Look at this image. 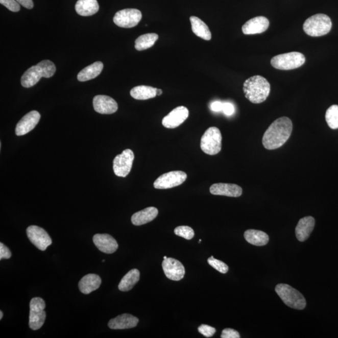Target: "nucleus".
Returning a JSON list of instances; mask_svg holds the SVG:
<instances>
[{"label":"nucleus","instance_id":"1","mask_svg":"<svg viewBox=\"0 0 338 338\" xmlns=\"http://www.w3.org/2000/svg\"><path fill=\"white\" fill-rule=\"evenodd\" d=\"M292 131L293 123L289 118L282 117L277 119L263 135V146L268 150L281 148L289 139Z\"/></svg>","mask_w":338,"mask_h":338},{"label":"nucleus","instance_id":"2","mask_svg":"<svg viewBox=\"0 0 338 338\" xmlns=\"http://www.w3.org/2000/svg\"><path fill=\"white\" fill-rule=\"evenodd\" d=\"M243 91L246 98L252 103L260 104L270 95L271 85L264 77L253 76L244 83Z\"/></svg>","mask_w":338,"mask_h":338},{"label":"nucleus","instance_id":"3","mask_svg":"<svg viewBox=\"0 0 338 338\" xmlns=\"http://www.w3.org/2000/svg\"><path fill=\"white\" fill-rule=\"evenodd\" d=\"M56 71V66L51 60H45L32 66L25 72L21 77V84L25 88H30L37 84L40 80L51 78Z\"/></svg>","mask_w":338,"mask_h":338},{"label":"nucleus","instance_id":"4","mask_svg":"<svg viewBox=\"0 0 338 338\" xmlns=\"http://www.w3.org/2000/svg\"><path fill=\"white\" fill-rule=\"evenodd\" d=\"M332 22L325 14H317L307 19L303 25V30L311 37H321L330 32Z\"/></svg>","mask_w":338,"mask_h":338},{"label":"nucleus","instance_id":"5","mask_svg":"<svg viewBox=\"0 0 338 338\" xmlns=\"http://www.w3.org/2000/svg\"><path fill=\"white\" fill-rule=\"evenodd\" d=\"M275 291L284 303L292 308L303 310L306 306L305 298L302 294L289 285L279 284Z\"/></svg>","mask_w":338,"mask_h":338},{"label":"nucleus","instance_id":"6","mask_svg":"<svg viewBox=\"0 0 338 338\" xmlns=\"http://www.w3.org/2000/svg\"><path fill=\"white\" fill-rule=\"evenodd\" d=\"M306 62V58L301 53L293 52L280 54L271 59L274 68L282 70H289L300 67Z\"/></svg>","mask_w":338,"mask_h":338},{"label":"nucleus","instance_id":"7","mask_svg":"<svg viewBox=\"0 0 338 338\" xmlns=\"http://www.w3.org/2000/svg\"><path fill=\"white\" fill-rule=\"evenodd\" d=\"M202 151L210 156L220 153L222 148V135L220 129L212 127L205 132L201 138Z\"/></svg>","mask_w":338,"mask_h":338},{"label":"nucleus","instance_id":"8","mask_svg":"<svg viewBox=\"0 0 338 338\" xmlns=\"http://www.w3.org/2000/svg\"><path fill=\"white\" fill-rule=\"evenodd\" d=\"M45 301L41 298H33L30 303L29 326L32 330H38L42 327L46 319L44 311Z\"/></svg>","mask_w":338,"mask_h":338},{"label":"nucleus","instance_id":"9","mask_svg":"<svg viewBox=\"0 0 338 338\" xmlns=\"http://www.w3.org/2000/svg\"><path fill=\"white\" fill-rule=\"evenodd\" d=\"M142 17V13L140 10L127 8L116 13L113 17V22L119 27L130 29L137 26Z\"/></svg>","mask_w":338,"mask_h":338},{"label":"nucleus","instance_id":"10","mask_svg":"<svg viewBox=\"0 0 338 338\" xmlns=\"http://www.w3.org/2000/svg\"><path fill=\"white\" fill-rule=\"evenodd\" d=\"M187 174L183 171H171L162 174L156 180L154 186L157 189H167L179 186L187 179Z\"/></svg>","mask_w":338,"mask_h":338},{"label":"nucleus","instance_id":"11","mask_svg":"<svg viewBox=\"0 0 338 338\" xmlns=\"http://www.w3.org/2000/svg\"><path fill=\"white\" fill-rule=\"evenodd\" d=\"M134 154L130 149H126L115 157L113 162V172L116 176L126 177L131 171Z\"/></svg>","mask_w":338,"mask_h":338},{"label":"nucleus","instance_id":"12","mask_svg":"<svg viewBox=\"0 0 338 338\" xmlns=\"http://www.w3.org/2000/svg\"><path fill=\"white\" fill-rule=\"evenodd\" d=\"M27 236L30 242L40 251H45L52 243L51 237L43 228L30 226L27 229Z\"/></svg>","mask_w":338,"mask_h":338},{"label":"nucleus","instance_id":"13","mask_svg":"<svg viewBox=\"0 0 338 338\" xmlns=\"http://www.w3.org/2000/svg\"><path fill=\"white\" fill-rule=\"evenodd\" d=\"M162 268L166 277L173 281H180L184 278L185 268L179 260L167 257L163 260Z\"/></svg>","mask_w":338,"mask_h":338},{"label":"nucleus","instance_id":"14","mask_svg":"<svg viewBox=\"0 0 338 338\" xmlns=\"http://www.w3.org/2000/svg\"><path fill=\"white\" fill-rule=\"evenodd\" d=\"M189 112L187 108L184 106L177 107L162 120L163 127L167 129H175L181 126L189 117Z\"/></svg>","mask_w":338,"mask_h":338},{"label":"nucleus","instance_id":"15","mask_svg":"<svg viewBox=\"0 0 338 338\" xmlns=\"http://www.w3.org/2000/svg\"><path fill=\"white\" fill-rule=\"evenodd\" d=\"M41 115L40 113L36 110L28 113L21 119L16 125L15 133L18 136L24 135L32 131L39 123Z\"/></svg>","mask_w":338,"mask_h":338},{"label":"nucleus","instance_id":"16","mask_svg":"<svg viewBox=\"0 0 338 338\" xmlns=\"http://www.w3.org/2000/svg\"><path fill=\"white\" fill-rule=\"evenodd\" d=\"M93 105L94 110L101 114H112L118 110L117 102L107 95L95 96L93 99Z\"/></svg>","mask_w":338,"mask_h":338},{"label":"nucleus","instance_id":"17","mask_svg":"<svg viewBox=\"0 0 338 338\" xmlns=\"http://www.w3.org/2000/svg\"><path fill=\"white\" fill-rule=\"evenodd\" d=\"M94 245L102 253L113 254L117 250L118 245L112 235L107 234H96L93 237Z\"/></svg>","mask_w":338,"mask_h":338},{"label":"nucleus","instance_id":"18","mask_svg":"<svg viewBox=\"0 0 338 338\" xmlns=\"http://www.w3.org/2000/svg\"><path fill=\"white\" fill-rule=\"evenodd\" d=\"M270 21L264 16H257L251 19L244 25L242 27L243 32L245 35L259 34L267 31Z\"/></svg>","mask_w":338,"mask_h":338},{"label":"nucleus","instance_id":"19","mask_svg":"<svg viewBox=\"0 0 338 338\" xmlns=\"http://www.w3.org/2000/svg\"><path fill=\"white\" fill-rule=\"evenodd\" d=\"M210 192L215 196H224L238 198L242 195L243 189L239 185L234 184L218 183L211 185Z\"/></svg>","mask_w":338,"mask_h":338},{"label":"nucleus","instance_id":"20","mask_svg":"<svg viewBox=\"0 0 338 338\" xmlns=\"http://www.w3.org/2000/svg\"><path fill=\"white\" fill-rule=\"evenodd\" d=\"M315 220L311 216L301 219L296 228V235L298 240L304 242L308 239L310 234L314 229Z\"/></svg>","mask_w":338,"mask_h":338},{"label":"nucleus","instance_id":"21","mask_svg":"<svg viewBox=\"0 0 338 338\" xmlns=\"http://www.w3.org/2000/svg\"><path fill=\"white\" fill-rule=\"evenodd\" d=\"M138 319L129 314H124L112 319L108 326L112 329H126L135 328L138 323Z\"/></svg>","mask_w":338,"mask_h":338},{"label":"nucleus","instance_id":"22","mask_svg":"<svg viewBox=\"0 0 338 338\" xmlns=\"http://www.w3.org/2000/svg\"><path fill=\"white\" fill-rule=\"evenodd\" d=\"M102 279L101 277L95 274H88L83 277L79 283V287L80 292L85 295L98 289L101 286Z\"/></svg>","mask_w":338,"mask_h":338},{"label":"nucleus","instance_id":"23","mask_svg":"<svg viewBox=\"0 0 338 338\" xmlns=\"http://www.w3.org/2000/svg\"><path fill=\"white\" fill-rule=\"evenodd\" d=\"M159 210L156 207H149L133 214L132 223L135 226H142L156 219Z\"/></svg>","mask_w":338,"mask_h":338},{"label":"nucleus","instance_id":"24","mask_svg":"<svg viewBox=\"0 0 338 338\" xmlns=\"http://www.w3.org/2000/svg\"><path fill=\"white\" fill-rule=\"evenodd\" d=\"M76 10L80 16L95 15L99 10L98 0H78L76 5Z\"/></svg>","mask_w":338,"mask_h":338},{"label":"nucleus","instance_id":"25","mask_svg":"<svg viewBox=\"0 0 338 338\" xmlns=\"http://www.w3.org/2000/svg\"><path fill=\"white\" fill-rule=\"evenodd\" d=\"M190 21L194 33L199 38L205 40H211L212 35L208 26L196 16H190Z\"/></svg>","mask_w":338,"mask_h":338},{"label":"nucleus","instance_id":"26","mask_svg":"<svg viewBox=\"0 0 338 338\" xmlns=\"http://www.w3.org/2000/svg\"><path fill=\"white\" fill-rule=\"evenodd\" d=\"M103 68V63L96 62L80 71L78 76H77V79L80 82H86L88 80L95 79L101 74Z\"/></svg>","mask_w":338,"mask_h":338},{"label":"nucleus","instance_id":"27","mask_svg":"<svg viewBox=\"0 0 338 338\" xmlns=\"http://www.w3.org/2000/svg\"><path fill=\"white\" fill-rule=\"evenodd\" d=\"M245 238L248 243L256 246L267 245L270 240L265 232L255 229L247 230L245 232Z\"/></svg>","mask_w":338,"mask_h":338},{"label":"nucleus","instance_id":"28","mask_svg":"<svg viewBox=\"0 0 338 338\" xmlns=\"http://www.w3.org/2000/svg\"><path fill=\"white\" fill-rule=\"evenodd\" d=\"M140 279V272L137 269L130 270L124 278L122 279L118 284V289L121 292H129L131 290Z\"/></svg>","mask_w":338,"mask_h":338},{"label":"nucleus","instance_id":"29","mask_svg":"<svg viewBox=\"0 0 338 338\" xmlns=\"http://www.w3.org/2000/svg\"><path fill=\"white\" fill-rule=\"evenodd\" d=\"M156 90V88L150 87V86L140 85L133 88L130 90V95L135 99L144 101V100L156 98L157 96Z\"/></svg>","mask_w":338,"mask_h":338},{"label":"nucleus","instance_id":"30","mask_svg":"<svg viewBox=\"0 0 338 338\" xmlns=\"http://www.w3.org/2000/svg\"><path fill=\"white\" fill-rule=\"evenodd\" d=\"M159 39V35L156 33H147L138 37L135 41V48L138 51H143L151 48Z\"/></svg>","mask_w":338,"mask_h":338},{"label":"nucleus","instance_id":"31","mask_svg":"<svg viewBox=\"0 0 338 338\" xmlns=\"http://www.w3.org/2000/svg\"><path fill=\"white\" fill-rule=\"evenodd\" d=\"M326 120L332 129H338V105H333L326 111Z\"/></svg>","mask_w":338,"mask_h":338},{"label":"nucleus","instance_id":"32","mask_svg":"<svg viewBox=\"0 0 338 338\" xmlns=\"http://www.w3.org/2000/svg\"><path fill=\"white\" fill-rule=\"evenodd\" d=\"M174 233L178 235V236L184 238V239L187 240L192 239L194 236H195V231H194L192 228L186 226L177 227L174 230Z\"/></svg>","mask_w":338,"mask_h":338},{"label":"nucleus","instance_id":"33","mask_svg":"<svg viewBox=\"0 0 338 338\" xmlns=\"http://www.w3.org/2000/svg\"><path fill=\"white\" fill-rule=\"evenodd\" d=\"M207 262H208L210 265H211L212 268H214L215 270L221 273L226 274L228 272V265L221 261V260L215 259L213 256L210 257L207 260Z\"/></svg>","mask_w":338,"mask_h":338},{"label":"nucleus","instance_id":"34","mask_svg":"<svg viewBox=\"0 0 338 338\" xmlns=\"http://www.w3.org/2000/svg\"><path fill=\"white\" fill-rule=\"evenodd\" d=\"M0 4L11 12H18L20 10V5L16 0H0Z\"/></svg>","mask_w":338,"mask_h":338},{"label":"nucleus","instance_id":"35","mask_svg":"<svg viewBox=\"0 0 338 338\" xmlns=\"http://www.w3.org/2000/svg\"><path fill=\"white\" fill-rule=\"evenodd\" d=\"M198 331L205 337H210L215 333L216 329L209 325H202L199 327Z\"/></svg>","mask_w":338,"mask_h":338},{"label":"nucleus","instance_id":"36","mask_svg":"<svg viewBox=\"0 0 338 338\" xmlns=\"http://www.w3.org/2000/svg\"><path fill=\"white\" fill-rule=\"evenodd\" d=\"M221 337L222 338H239L240 337L239 332L235 329L226 328L222 332Z\"/></svg>","mask_w":338,"mask_h":338},{"label":"nucleus","instance_id":"37","mask_svg":"<svg viewBox=\"0 0 338 338\" xmlns=\"http://www.w3.org/2000/svg\"><path fill=\"white\" fill-rule=\"evenodd\" d=\"M11 257H12V253L10 249L4 244L0 243V260L10 259Z\"/></svg>","mask_w":338,"mask_h":338},{"label":"nucleus","instance_id":"38","mask_svg":"<svg viewBox=\"0 0 338 338\" xmlns=\"http://www.w3.org/2000/svg\"><path fill=\"white\" fill-rule=\"evenodd\" d=\"M223 112L227 116H231L234 114L235 108L233 104L229 102H224L223 103Z\"/></svg>","mask_w":338,"mask_h":338},{"label":"nucleus","instance_id":"39","mask_svg":"<svg viewBox=\"0 0 338 338\" xmlns=\"http://www.w3.org/2000/svg\"><path fill=\"white\" fill-rule=\"evenodd\" d=\"M223 103L220 101H215L212 102L211 105H210V109H211L213 112H221V111H223Z\"/></svg>","mask_w":338,"mask_h":338},{"label":"nucleus","instance_id":"40","mask_svg":"<svg viewBox=\"0 0 338 338\" xmlns=\"http://www.w3.org/2000/svg\"><path fill=\"white\" fill-rule=\"evenodd\" d=\"M16 1L23 7L27 8V9H32L34 7L33 0H16Z\"/></svg>","mask_w":338,"mask_h":338},{"label":"nucleus","instance_id":"41","mask_svg":"<svg viewBox=\"0 0 338 338\" xmlns=\"http://www.w3.org/2000/svg\"><path fill=\"white\" fill-rule=\"evenodd\" d=\"M157 96L161 95L162 94V90L161 89H158L156 90Z\"/></svg>","mask_w":338,"mask_h":338},{"label":"nucleus","instance_id":"42","mask_svg":"<svg viewBox=\"0 0 338 338\" xmlns=\"http://www.w3.org/2000/svg\"><path fill=\"white\" fill-rule=\"evenodd\" d=\"M3 317H4V313H3L2 311H0V320H2Z\"/></svg>","mask_w":338,"mask_h":338},{"label":"nucleus","instance_id":"43","mask_svg":"<svg viewBox=\"0 0 338 338\" xmlns=\"http://www.w3.org/2000/svg\"><path fill=\"white\" fill-rule=\"evenodd\" d=\"M167 256H164V257H163V259H167Z\"/></svg>","mask_w":338,"mask_h":338},{"label":"nucleus","instance_id":"44","mask_svg":"<svg viewBox=\"0 0 338 338\" xmlns=\"http://www.w3.org/2000/svg\"><path fill=\"white\" fill-rule=\"evenodd\" d=\"M201 239L199 240V243H201Z\"/></svg>","mask_w":338,"mask_h":338}]
</instances>
